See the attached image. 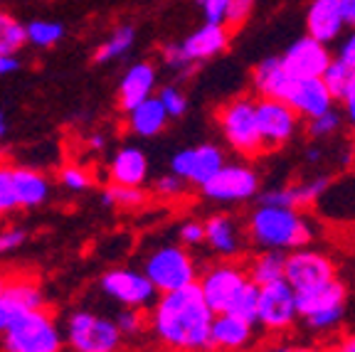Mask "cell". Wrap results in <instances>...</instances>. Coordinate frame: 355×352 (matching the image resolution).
Listing matches in <instances>:
<instances>
[{"label":"cell","instance_id":"6da1fadb","mask_svg":"<svg viewBox=\"0 0 355 352\" xmlns=\"http://www.w3.org/2000/svg\"><path fill=\"white\" fill-rule=\"evenodd\" d=\"M215 310L198 283L180 291L161 293L150 306L148 328L158 345L171 352H207Z\"/></svg>","mask_w":355,"mask_h":352},{"label":"cell","instance_id":"7a4b0ae2","mask_svg":"<svg viewBox=\"0 0 355 352\" xmlns=\"http://www.w3.org/2000/svg\"><path fill=\"white\" fill-rule=\"evenodd\" d=\"M247 234L257 249L288 254L294 249L309 247L313 239V225L304 215V209L257 202L247 217Z\"/></svg>","mask_w":355,"mask_h":352},{"label":"cell","instance_id":"3957f363","mask_svg":"<svg viewBox=\"0 0 355 352\" xmlns=\"http://www.w3.org/2000/svg\"><path fill=\"white\" fill-rule=\"evenodd\" d=\"M217 128L225 143L242 158H259L264 155V141L259 133V116H257L254 96H234L217 109Z\"/></svg>","mask_w":355,"mask_h":352},{"label":"cell","instance_id":"277c9868","mask_svg":"<svg viewBox=\"0 0 355 352\" xmlns=\"http://www.w3.org/2000/svg\"><path fill=\"white\" fill-rule=\"evenodd\" d=\"M348 308V288L336 276L318 288L299 293V318L313 335H331L340 328Z\"/></svg>","mask_w":355,"mask_h":352},{"label":"cell","instance_id":"5b68a950","mask_svg":"<svg viewBox=\"0 0 355 352\" xmlns=\"http://www.w3.org/2000/svg\"><path fill=\"white\" fill-rule=\"evenodd\" d=\"M64 331L57 325L52 310L37 308L22 315L20 320L3 333L0 350L3 352H62L64 347Z\"/></svg>","mask_w":355,"mask_h":352},{"label":"cell","instance_id":"8992f818","mask_svg":"<svg viewBox=\"0 0 355 352\" xmlns=\"http://www.w3.org/2000/svg\"><path fill=\"white\" fill-rule=\"evenodd\" d=\"M144 274L158 293H171L198 283L200 269L185 244H161L144 259Z\"/></svg>","mask_w":355,"mask_h":352},{"label":"cell","instance_id":"52a82bcc","mask_svg":"<svg viewBox=\"0 0 355 352\" xmlns=\"http://www.w3.org/2000/svg\"><path fill=\"white\" fill-rule=\"evenodd\" d=\"M64 340L72 352H121L123 333L116 320L96 310H72L64 323Z\"/></svg>","mask_w":355,"mask_h":352},{"label":"cell","instance_id":"ba28073f","mask_svg":"<svg viewBox=\"0 0 355 352\" xmlns=\"http://www.w3.org/2000/svg\"><path fill=\"white\" fill-rule=\"evenodd\" d=\"M299 318V293L291 288L286 279L261 286L259 291V310H257V328L266 335H286Z\"/></svg>","mask_w":355,"mask_h":352},{"label":"cell","instance_id":"9c48e42d","mask_svg":"<svg viewBox=\"0 0 355 352\" xmlns=\"http://www.w3.org/2000/svg\"><path fill=\"white\" fill-rule=\"evenodd\" d=\"M210 202L244 204L261 195V177L247 163H225L210 182L200 187Z\"/></svg>","mask_w":355,"mask_h":352},{"label":"cell","instance_id":"30bf717a","mask_svg":"<svg viewBox=\"0 0 355 352\" xmlns=\"http://www.w3.org/2000/svg\"><path fill=\"white\" fill-rule=\"evenodd\" d=\"M101 291L119 303L121 308H136L144 310L150 308L158 301V288L150 283V279L144 274V269H128V266H116L109 269L99 281Z\"/></svg>","mask_w":355,"mask_h":352},{"label":"cell","instance_id":"8fae6325","mask_svg":"<svg viewBox=\"0 0 355 352\" xmlns=\"http://www.w3.org/2000/svg\"><path fill=\"white\" fill-rule=\"evenodd\" d=\"M250 283L247 266L239 264L237 259H222L217 264H210L205 271H200L198 286L210 303L215 313H225L232 298Z\"/></svg>","mask_w":355,"mask_h":352},{"label":"cell","instance_id":"7c38bea8","mask_svg":"<svg viewBox=\"0 0 355 352\" xmlns=\"http://www.w3.org/2000/svg\"><path fill=\"white\" fill-rule=\"evenodd\" d=\"M257 116H259V133L266 153L282 150L299 136L301 118L286 101L282 99H259L257 96Z\"/></svg>","mask_w":355,"mask_h":352},{"label":"cell","instance_id":"4fadbf2b","mask_svg":"<svg viewBox=\"0 0 355 352\" xmlns=\"http://www.w3.org/2000/svg\"><path fill=\"white\" fill-rule=\"evenodd\" d=\"M284 279L291 283L296 293L318 288L336 279V264L328 254L313 247H301L286 254V274Z\"/></svg>","mask_w":355,"mask_h":352},{"label":"cell","instance_id":"5bb4252c","mask_svg":"<svg viewBox=\"0 0 355 352\" xmlns=\"http://www.w3.org/2000/svg\"><path fill=\"white\" fill-rule=\"evenodd\" d=\"M222 166H225V150L215 143L190 146L173 153L171 158V173L183 177L193 187H202L205 182H210Z\"/></svg>","mask_w":355,"mask_h":352},{"label":"cell","instance_id":"9a60e30c","mask_svg":"<svg viewBox=\"0 0 355 352\" xmlns=\"http://www.w3.org/2000/svg\"><path fill=\"white\" fill-rule=\"evenodd\" d=\"M44 308V293L40 283L30 276L6 279V291L0 298V333H6L22 315Z\"/></svg>","mask_w":355,"mask_h":352},{"label":"cell","instance_id":"2e32d148","mask_svg":"<svg viewBox=\"0 0 355 352\" xmlns=\"http://www.w3.org/2000/svg\"><path fill=\"white\" fill-rule=\"evenodd\" d=\"M282 60L296 79H316L326 74V69L333 62V55L326 42L311 37V35H304V37L288 44Z\"/></svg>","mask_w":355,"mask_h":352},{"label":"cell","instance_id":"e0dca14e","mask_svg":"<svg viewBox=\"0 0 355 352\" xmlns=\"http://www.w3.org/2000/svg\"><path fill=\"white\" fill-rule=\"evenodd\" d=\"M250 242L247 227L237 222V217L227 212H217L205 220V244L212 254L222 259H237Z\"/></svg>","mask_w":355,"mask_h":352},{"label":"cell","instance_id":"ac0fdd59","mask_svg":"<svg viewBox=\"0 0 355 352\" xmlns=\"http://www.w3.org/2000/svg\"><path fill=\"white\" fill-rule=\"evenodd\" d=\"M284 101H286L304 121L316 118V116L336 109V96L331 94L328 84L323 82V77L294 79V84H291V89H288L286 99Z\"/></svg>","mask_w":355,"mask_h":352},{"label":"cell","instance_id":"d6986e66","mask_svg":"<svg viewBox=\"0 0 355 352\" xmlns=\"http://www.w3.org/2000/svg\"><path fill=\"white\" fill-rule=\"evenodd\" d=\"M257 337V323L234 313H217L210 333L212 352H244Z\"/></svg>","mask_w":355,"mask_h":352},{"label":"cell","instance_id":"ffe728a7","mask_svg":"<svg viewBox=\"0 0 355 352\" xmlns=\"http://www.w3.org/2000/svg\"><path fill=\"white\" fill-rule=\"evenodd\" d=\"M232 30L222 22H202L200 28H195L188 37L180 42L185 57L193 62L195 67L202 64L207 60H215L222 52H227Z\"/></svg>","mask_w":355,"mask_h":352},{"label":"cell","instance_id":"44dd1931","mask_svg":"<svg viewBox=\"0 0 355 352\" xmlns=\"http://www.w3.org/2000/svg\"><path fill=\"white\" fill-rule=\"evenodd\" d=\"M328 182H331L328 175L306 177V180H299V182H294V185H282V187H272V190H264V193L257 197V202L282 204V207H296V209L316 207L321 195L326 193Z\"/></svg>","mask_w":355,"mask_h":352},{"label":"cell","instance_id":"7402d4cb","mask_svg":"<svg viewBox=\"0 0 355 352\" xmlns=\"http://www.w3.org/2000/svg\"><path fill=\"white\" fill-rule=\"evenodd\" d=\"M155 84H158V69L153 62L139 60L133 62L123 72L121 82H119V106L121 111H131L141 104V101L155 96Z\"/></svg>","mask_w":355,"mask_h":352},{"label":"cell","instance_id":"603a6c76","mask_svg":"<svg viewBox=\"0 0 355 352\" xmlns=\"http://www.w3.org/2000/svg\"><path fill=\"white\" fill-rule=\"evenodd\" d=\"M294 74L288 72L282 57H264L252 67V89L259 99H286L294 84Z\"/></svg>","mask_w":355,"mask_h":352},{"label":"cell","instance_id":"cb8c5ba5","mask_svg":"<svg viewBox=\"0 0 355 352\" xmlns=\"http://www.w3.org/2000/svg\"><path fill=\"white\" fill-rule=\"evenodd\" d=\"M345 30L340 0H311L306 8V35L331 44Z\"/></svg>","mask_w":355,"mask_h":352},{"label":"cell","instance_id":"d4e9b609","mask_svg":"<svg viewBox=\"0 0 355 352\" xmlns=\"http://www.w3.org/2000/svg\"><path fill=\"white\" fill-rule=\"evenodd\" d=\"M316 212L328 222H355V175L331 177L326 193L316 202Z\"/></svg>","mask_w":355,"mask_h":352},{"label":"cell","instance_id":"484cf974","mask_svg":"<svg viewBox=\"0 0 355 352\" xmlns=\"http://www.w3.org/2000/svg\"><path fill=\"white\" fill-rule=\"evenodd\" d=\"M109 180L116 185L144 187L148 182V155L139 146H123L109 163Z\"/></svg>","mask_w":355,"mask_h":352},{"label":"cell","instance_id":"4316f807","mask_svg":"<svg viewBox=\"0 0 355 352\" xmlns=\"http://www.w3.org/2000/svg\"><path fill=\"white\" fill-rule=\"evenodd\" d=\"M171 123V116H168L166 106L161 104L158 96H150V99L141 101L136 109L128 111V133L139 138H155L166 131V126Z\"/></svg>","mask_w":355,"mask_h":352},{"label":"cell","instance_id":"83f0119b","mask_svg":"<svg viewBox=\"0 0 355 352\" xmlns=\"http://www.w3.org/2000/svg\"><path fill=\"white\" fill-rule=\"evenodd\" d=\"M15 195L17 207L33 209L50 200V177L35 168L15 166Z\"/></svg>","mask_w":355,"mask_h":352},{"label":"cell","instance_id":"f1b7e54d","mask_svg":"<svg viewBox=\"0 0 355 352\" xmlns=\"http://www.w3.org/2000/svg\"><path fill=\"white\" fill-rule=\"evenodd\" d=\"M244 266H247L250 281H254L257 286H269V283L282 281L286 274V254L274 252V249H259V254H254Z\"/></svg>","mask_w":355,"mask_h":352},{"label":"cell","instance_id":"f546056e","mask_svg":"<svg viewBox=\"0 0 355 352\" xmlns=\"http://www.w3.org/2000/svg\"><path fill=\"white\" fill-rule=\"evenodd\" d=\"M133 42H136V28L133 25H119V28H114L109 37L96 47L94 64H106V62L121 60L123 55L131 52Z\"/></svg>","mask_w":355,"mask_h":352},{"label":"cell","instance_id":"4dcf8cb0","mask_svg":"<svg viewBox=\"0 0 355 352\" xmlns=\"http://www.w3.org/2000/svg\"><path fill=\"white\" fill-rule=\"evenodd\" d=\"M101 202L106 207H116V209H141L148 202V195H146L144 187H133V185H116L111 182L101 193Z\"/></svg>","mask_w":355,"mask_h":352},{"label":"cell","instance_id":"1f68e13d","mask_svg":"<svg viewBox=\"0 0 355 352\" xmlns=\"http://www.w3.org/2000/svg\"><path fill=\"white\" fill-rule=\"evenodd\" d=\"M28 44V28L10 12L0 10V55H17Z\"/></svg>","mask_w":355,"mask_h":352},{"label":"cell","instance_id":"d6a6232c","mask_svg":"<svg viewBox=\"0 0 355 352\" xmlns=\"http://www.w3.org/2000/svg\"><path fill=\"white\" fill-rule=\"evenodd\" d=\"M25 28H28V44L40 47V50L55 47L64 37V25L57 20H33Z\"/></svg>","mask_w":355,"mask_h":352},{"label":"cell","instance_id":"836d02e7","mask_svg":"<svg viewBox=\"0 0 355 352\" xmlns=\"http://www.w3.org/2000/svg\"><path fill=\"white\" fill-rule=\"evenodd\" d=\"M343 123H345L343 114H340L338 109H331V111H326V114L306 121V136H309V141H318V143H323V141H328V138L338 136L340 128H343Z\"/></svg>","mask_w":355,"mask_h":352},{"label":"cell","instance_id":"e575fe53","mask_svg":"<svg viewBox=\"0 0 355 352\" xmlns=\"http://www.w3.org/2000/svg\"><path fill=\"white\" fill-rule=\"evenodd\" d=\"M323 82L328 84V89H331V94L336 96V101H340L345 96V94L353 89L355 84V69L353 67H348L345 62H340L338 57H333L331 67L326 69V74H323Z\"/></svg>","mask_w":355,"mask_h":352},{"label":"cell","instance_id":"d590c367","mask_svg":"<svg viewBox=\"0 0 355 352\" xmlns=\"http://www.w3.org/2000/svg\"><path fill=\"white\" fill-rule=\"evenodd\" d=\"M259 291L261 286H257L254 281H250L237 296L232 298V303L227 306L225 313H234L239 318H247L252 323H257V310H259Z\"/></svg>","mask_w":355,"mask_h":352},{"label":"cell","instance_id":"8d00e7d4","mask_svg":"<svg viewBox=\"0 0 355 352\" xmlns=\"http://www.w3.org/2000/svg\"><path fill=\"white\" fill-rule=\"evenodd\" d=\"M17 209V195H15V166L0 160V217L10 215Z\"/></svg>","mask_w":355,"mask_h":352},{"label":"cell","instance_id":"74e56055","mask_svg":"<svg viewBox=\"0 0 355 352\" xmlns=\"http://www.w3.org/2000/svg\"><path fill=\"white\" fill-rule=\"evenodd\" d=\"M158 99H161V104L166 106L168 116L171 118H180V116L188 114V96H185V91L180 87H175V84H166V87L158 89V94H155Z\"/></svg>","mask_w":355,"mask_h":352},{"label":"cell","instance_id":"f35d334b","mask_svg":"<svg viewBox=\"0 0 355 352\" xmlns=\"http://www.w3.org/2000/svg\"><path fill=\"white\" fill-rule=\"evenodd\" d=\"M60 182L62 187L72 190V193H84V190L94 185V177H92L89 170H84L82 166H64L60 170Z\"/></svg>","mask_w":355,"mask_h":352},{"label":"cell","instance_id":"ab89813d","mask_svg":"<svg viewBox=\"0 0 355 352\" xmlns=\"http://www.w3.org/2000/svg\"><path fill=\"white\" fill-rule=\"evenodd\" d=\"M161 57H163V62H166L168 69H171V72H175V74H190L195 69L193 62H190L188 57H185V52H183V47H180V42L163 44Z\"/></svg>","mask_w":355,"mask_h":352},{"label":"cell","instance_id":"60d3db41","mask_svg":"<svg viewBox=\"0 0 355 352\" xmlns=\"http://www.w3.org/2000/svg\"><path fill=\"white\" fill-rule=\"evenodd\" d=\"M146 320L144 313L136 308H123L121 313L116 315V325H119V331L123 333V337H136L141 335V333L146 331Z\"/></svg>","mask_w":355,"mask_h":352},{"label":"cell","instance_id":"b9f144b4","mask_svg":"<svg viewBox=\"0 0 355 352\" xmlns=\"http://www.w3.org/2000/svg\"><path fill=\"white\" fill-rule=\"evenodd\" d=\"M185 187H188V182H185L183 177H178L175 173H166V175H161L155 180L153 193L163 200H175L185 193Z\"/></svg>","mask_w":355,"mask_h":352},{"label":"cell","instance_id":"7bdbcfd3","mask_svg":"<svg viewBox=\"0 0 355 352\" xmlns=\"http://www.w3.org/2000/svg\"><path fill=\"white\" fill-rule=\"evenodd\" d=\"M257 0H230V12H227V25L230 30H239L244 22L250 20L254 12Z\"/></svg>","mask_w":355,"mask_h":352},{"label":"cell","instance_id":"ee69618b","mask_svg":"<svg viewBox=\"0 0 355 352\" xmlns=\"http://www.w3.org/2000/svg\"><path fill=\"white\" fill-rule=\"evenodd\" d=\"M178 239L180 244L185 247H200V244H205V222H183L180 229H178Z\"/></svg>","mask_w":355,"mask_h":352},{"label":"cell","instance_id":"f6af8a7d","mask_svg":"<svg viewBox=\"0 0 355 352\" xmlns=\"http://www.w3.org/2000/svg\"><path fill=\"white\" fill-rule=\"evenodd\" d=\"M25 239H28V231L22 229V227H6V229H0V256L15 252L17 247L25 244Z\"/></svg>","mask_w":355,"mask_h":352},{"label":"cell","instance_id":"bcb514c9","mask_svg":"<svg viewBox=\"0 0 355 352\" xmlns=\"http://www.w3.org/2000/svg\"><path fill=\"white\" fill-rule=\"evenodd\" d=\"M202 8V17L205 22H227V12H230V0H202L200 3Z\"/></svg>","mask_w":355,"mask_h":352},{"label":"cell","instance_id":"7dc6e473","mask_svg":"<svg viewBox=\"0 0 355 352\" xmlns=\"http://www.w3.org/2000/svg\"><path fill=\"white\" fill-rule=\"evenodd\" d=\"M336 57L355 69V28H350V33L345 35L343 42L338 44V52H336Z\"/></svg>","mask_w":355,"mask_h":352},{"label":"cell","instance_id":"c3c4849f","mask_svg":"<svg viewBox=\"0 0 355 352\" xmlns=\"http://www.w3.org/2000/svg\"><path fill=\"white\" fill-rule=\"evenodd\" d=\"M338 104H340V114H343L345 126H348L350 131L355 133V84H353V89L345 94L343 99L338 101Z\"/></svg>","mask_w":355,"mask_h":352},{"label":"cell","instance_id":"681fc988","mask_svg":"<svg viewBox=\"0 0 355 352\" xmlns=\"http://www.w3.org/2000/svg\"><path fill=\"white\" fill-rule=\"evenodd\" d=\"M304 158H306V163H311V166H318V163L326 158V148H323L318 141H311V146L306 148Z\"/></svg>","mask_w":355,"mask_h":352},{"label":"cell","instance_id":"f907efd6","mask_svg":"<svg viewBox=\"0 0 355 352\" xmlns=\"http://www.w3.org/2000/svg\"><path fill=\"white\" fill-rule=\"evenodd\" d=\"M17 69H20L17 55H0V77H8V74L17 72Z\"/></svg>","mask_w":355,"mask_h":352},{"label":"cell","instance_id":"816d5d0a","mask_svg":"<svg viewBox=\"0 0 355 352\" xmlns=\"http://www.w3.org/2000/svg\"><path fill=\"white\" fill-rule=\"evenodd\" d=\"M328 352H355V333L343 335L338 342H333V345L328 347Z\"/></svg>","mask_w":355,"mask_h":352},{"label":"cell","instance_id":"f5cc1de1","mask_svg":"<svg viewBox=\"0 0 355 352\" xmlns=\"http://www.w3.org/2000/svg\"><path fill=\"white\" fill-rule=\"evenodd\" d=\"M340 10H343L345 28H355V0H340Z\"/></svg>","mask_w":355,"mask_h":352},{"label":"cell","instance_id":"db71d44e","mask_svg":"<svg viewBox=\"0 0 355 352\" xmlns=\"http://www.w3.org/2000/svg\"><path fill=\"white\" fill-rule=\"evenodd\" d=\"M286 352H328V350H323L318 345H288Z\"/></svg>","mask_w":355,"mask_h":352},{"label":"cell","instance_id":"11a10c76","mask_svg":"<svg viewBox=\"0 0 355 352\" xmlns=\"http://www.w3.org/2000/svg\"><path fill=\"white\" fill-rule=\"evenodd\" d=\"M288 345H272V347H264V350H257V352H286Z\"/></svg>","mask_w":355,"mask_h":352},{"label":"cell","instance_id":"9f6ffc18","mask_svg":"<svg viewBox=\"0 0 355 352\" xmlns=\"http://www.w3.org/2000/svg\"><path fill=\"white\" fill-rule=\"evenodd\" d=\"M8 133V123H6V116H3V111H0V141H3V136Z\"/></svg>","mask_w":355,"mask_h":352},{"label":"cell","instance_id":"6f0895ef","mask_svg":"<svg viewBox=\"0 0 355 352\" xmlns=\"http://www.w3.org/2000/svg\"><path fill=\"white\" fill-rule=\"evenodd\" d=\"M3 291H6V276H0V298H3Z\"/></svg>","mask_w":355,"mask_h":352},{"label":"cell","instance_id":"680465c9","mask_svg":"<svg viewBox=\"0 0 355 352\" xmlns=\"http://www.w3.org/2000/svg\"><path fill=\"white\" fill-rule=\"evenodd\" d=\"M198 3H202V0H198Z\"/></svg>","mask_w":355,"mask_h":352}]
</instances>
